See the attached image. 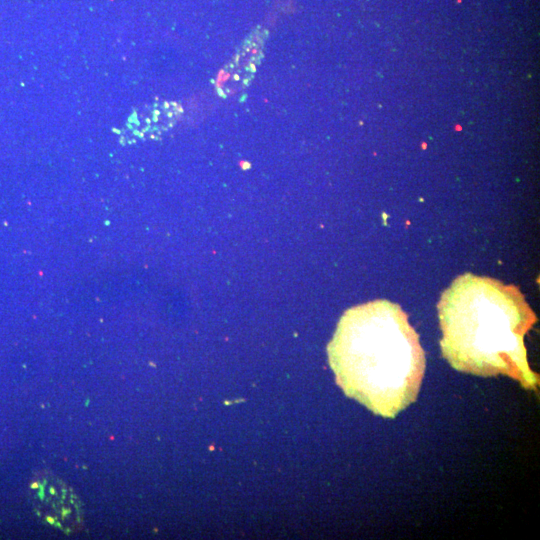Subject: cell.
Here are the masks:
<instances>
[{"label": "cell", "instance_id": "obj_2", "mask_svg": "<svg viewBox=\"0 0 540 540\" xmlns=\"http://www.w3.org/2000/svg\"><path fill=\"white\" fill-rule=\"evenodd\" d=\"M437 307L442 355L454 369L484 377L503 374L538 390L539 376L524 345L537 317L515 285L465 273L443 292Z\"/></svg>", "mask_w": 540, "mask_h": 540}, {"label": "cell", "instance_id": "obj_1", "mask_svg": "<svg viewBox=\"0 0 540 540\" xmlns=\"http://www.w3.org/2000/svg\"><path fill=\"white\" fill-rule=\"evenodd\" d=\"M327 352L336 383L374 414L394 418L416 400L425 353L398 304L375 300L346 310Z\"/></svg>", "mask_w": 540, "mask_h": 540}, {"label": "cell", "instance_id": "obj_3", "mask_svg": "<svg viewBox=\"0 0 540 540\" xmlns=\"http://www.w3.org/2000/svg\"><path fill=\"white\" fill-rule=\"evenodd\" d=\"M37 510L49 523L62 530H76L82 522L80 505L74 493L54 476H43L32 487Z\"/></svg>", "mask_w": 540, "mask_h": 540}, {"label": "cell", "instance_id": "obj_4", "mask_svg": "<svg viewBox=\"0 0 540 540\" xmlns=\"http://www.w3.org/2000/svg\"><path fill=\"white\" fill-rule=\"evenodd\" d=\"M265 34L263 30L251 35L232 59L219 81L221 94L232 93L247 85L262 57Z\"/></svg>", "mask_w": 540, "mask_h": 540}]
</instances>
